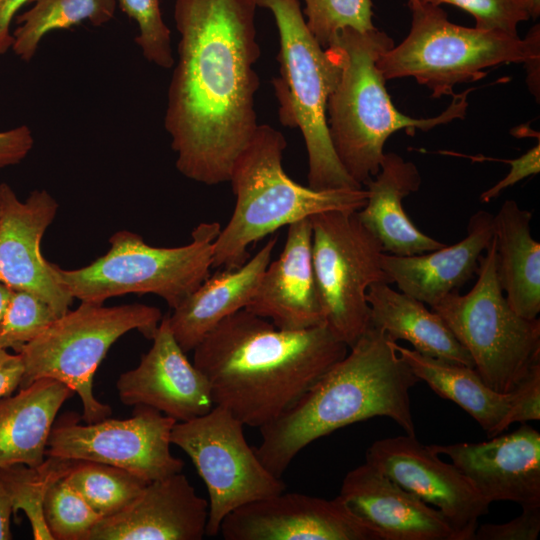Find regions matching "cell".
I'll use <instances>...</instances> for the list:
<instances>
[{"instance_id":"cell-1","label":"cell","mask_w":540,"mask_h":540,"mask_svg":"<svg viewBox=\"0 0 540 540\" xmlns=\"http://www.w3.org/2000/svg\"><path fill=\"white\" fill-rule=\"evenodd\" d=\"M256 8L254 0H175L178 59L164 127L176 168L193 181L228 182L259 125Z\"/></svg>"},{"instance_id":"cell-2","label":"cell","mask_w":540,"mask_h":540,"mask_svg":"<svg viewBox=\"0 0 540 540\" xmlns=\"http://www.w3.org/2000/svg\"><path fill=\"white\" fill-rule=\"evenodd\" d=\"M348 349L325 324L284 330L241 309L193 349V364L207 378L214 405L260 428L289 409Z\"/></svg>"},{"instance_id":"cell-3","label":"cell","mask_w":540,"mask_h":540,"mask_svg":"<svg viewBox=\"0 0 540 540\" xmlns=\"http://www.w3.org/2000/svg\"><path fill=\"white\" fill-rule=\"evenodd\" d=\"M349 349L289 409L259 428L261 443L255 451L276 477L308 444L372 417H388L406 434L416 435L410 389L420 380L394 342L370 325Z\"/></svg>"},{"instance_id":"cell-4","label":"cell","mask_w":540,"mask_h":540,"mask_svg":"<svg viewBox=\"0 0 540 540\" xmlns=\"http://www.w3.org/2000/svg\"><path fill=\"white\" fill-rule=\"evenodd\" d=\"M394 46V41L377 28L358 31L341 30L330 48L339 75L326 108L329 136L336 156L346 173L364 187L376 176L384 157V145L395 132L408 135L463 119L471 89L454 94L450 105L439 115L412 118L392 103L385 78L377 66L380 56Z\"/></svg>"},{"instance_id":"cell-5","label":"cell","mask_w":540,"mask_h":540,"mask_svg":"<svg viewBox=\"0 0 540 540\" xmlns=\"http://www.w3.org/2000/svg\"><path fill=\"white\" fill-rule=\"evenodd\" d=\"M286 146L280 131L261 124L235 160L228 180L235 207L215 240L212 268L239 267L249 259L251 244L281 227L321 212L358 211L365 205L364 187L315 190L292 180L282 166Z\"/></svg>"},{"instance_id":"cell-6","label":"cell","mask_w":540,"mask_h":540,"mask_svg":"<svg viewBox=\"0 0 540 540\" xmlns=\"http://www.w3.org/2000/svg\"><path fill=\"white\" fill-rule=\"evenodd\" d=\"M268 9L279 34V75L273 79L278 117L298 128L308 156V186L315 190L363 188L344 170L333 149L327 126V100L339 75L330 48L309 31L299 0H254Z\"/></svg>"},{"instance_id":"cell-7","label":"cell","mask_w":540,"mask_h":540,"mask_svg":"<svg viewBox=\"0 0 540 540\" xmlns=\"http://www.w3.org/2000/svg\"><path fill=\"white\" fill-rule=\"evenodd\" d=\"M412 23L407 37L377 61L385 80L413 77L433 98L454 95V87L483 78L487 68L539 62V25L525 39L449 21L440 7L408 1Z\"/></svg>"},{"instance_id":"cell-8","label":"cell","mask_w":540,"mask_h":540,"mask_svg":"<svg viewBox=\"0 0 540 540\" xmlns=\"http://www.w3.org/2000/svg\"><path fill=\"white\" fill-rule=\"evenodd\" d=\"M476 275L469 292L448 293L430 308L467 350L484 383L509 393L540 364V320L526 319L508 304L497 275L494 237Z\"/></svg>"},{"instance_id":"cell-9","label":"cell","mask_w":540,"mask_h":540,"mask_svg":"<svg viewBox=\"0 0 540 540\" xmlns=\"http://www.w3.org/2000/svg\"><path fill=\"white\" fill-rule=\"evenodd\" d=\"M161 320L160 309L145 304L105 307L81 302L77 309L56 318L18 352L24 366L19 389L38 379H54L78 394L85 423L108 418L110 406L93 394L98 366L121 336L137 330L152 339Z\"/></svg>"},{"instance_id":"cell-10","label":"cell","mask_w":540,"mask_h":540,"mask_svg":"<svg viewBox=\"0 0 540 540\" xmlns=\"http://www.w3.org/2000/svg\"><path fill=\"white\" fill-rule=\"evenodd\" d=\"M220 230L217 222L200 223L189 244L172 248L151 246L140 235L120 230L110 237V249L91 264L74 270L56 266V272L81 302L103 304L112 297L150 293L174 309L210 275Z\"/></svg>"},{"instance_id":"cell-11","label":"cell","mask_w":540,"mask_h":540,"mask_svg":"<svg viewBox=\"0 0 540 540\" xmlns=\"http://www.w3.org/2000/svg\"><path fill=\"white\" fill-rule=\"evenodd\" d=\"M310 220L312 261L325 325L350 348L370 327L369 286L389 283L381 266L382 245L357 211H326Z\"/></svg>"},{"instance_id":"cell-12","label":"cell","mask_w":540,"mask_h":540,"mask_svg":"<svg viewBox=\"0 0 540 540\" xmlns=\"http://www.w3.org/2000/svg\"><path fill=\"white\" fill-rule=\"evenodd\" d=\"M243 423L222 406L176 422L171 443L191 459L206 485L209 515L206 536H217L224 518L250 502L285 491L281 478L259 459L243 433Z\"/></svg>"},{"instance_id":"cell-13","label":"cell","mask_w":540,"mask_h":540,"mask_svg":"<svg viewBox=\"0 0 540 540\" xmlns=\"http://www.w3.org/2000/svg\"><path fill=\"white\" fill-rule=\"evenodd\" d=\"M177 421L144 405L124 420L105 418L80 424L65 416L54 424L46 456L93 461L124 469L146 482L181 472L184 462L170 451Z\"/></svg>"},{"instance_id":"cell-14","label":"cell","mask_w":540,"mask_h":540,"mask_svg":"<svg viewBox=\"0 0 540 540\" xmlns=\"http://www.w3.org/2000/svg\"><path fill=\"white\" fill-rule=\"evenodd\" d=\"M365 460L440 511L458 540H473L478 520L488 513L490 503L458 468L440 459L416 435L376 440L367 449Z\"/></svg>"},{"instance_id":"cell-15","label":"cell","mask_w":540,"mask_h":540,"mask_svg":"<svg viewBox=\"0 0 540 540\" xmlns=\"http://www.w3.org/2000/svg\"><path fill=\"white\" fill-rule=\"evenodd\" d=\"M0 281L46 302L57 317L70 310L73 296L60 281L56 266L42 255L40 244L59 205L42 189L20 201L6 183L0 184Z\"/></svg>"},{"instance_id":"cell-16","label":"cell","mask_w":540,"mask_h":540,"mask_svg":"<svg viewBox=\"0 0 540 540\" xmlns=\"http://www.w3.org/2000/svg\"><path fill=\"white\" fill-rule=\"evenodd\" d=\"M219 534L225 540H380L339 496L327 500L284 491L235 509Z\"/></svg>"},{"instance_id":"cell-17","label":"cell","mask_w":540,"mask_h":540,"mask_svg":"<svg viewBox=\"0 0 540 540\" xmlns=\"http://www.w3.org/2000/svg\"><path fill=\"white\" fill-rule=\"evenodd\" d=\"M151 340L138 366L116 382L121 402L154 408L177 422L209 412L214 407L210 384L175 340L168 315L162 317Z\"/></svg>"},{"instance_id":"cell-18","label":"cell","mask_w":540,"mask_h":540,"mask_svg":"<svg viewBox=\"0 0 540 540\" xmlns=\"http://www.w3.org/2000/svg\"><path fill=\"white\" fill-rule=\"evenodd\" d=\"M480 443L429 445L447 455L488 502L540 504V433L526 423Z\"/></svg>"},{"instance_id":"cell-19","label":"cell","mask_w":540,"mask_h":540,"mask_svg":"<svg viewBox=\"0 0 540 540\" xmlns=\"http://www.w3.org/2000/svg\"><path fill=\"white\" fill-rule=\"evenodd\" d=\"M209 502L178 472L147 483L119 512L102 518L88 540H201Z\"/></svg>"},{"instance_id":"cell-20","label":"cell","mask_w":540,"mask_h":540,"mask_svg":"<svg viewBox=\"0 0 540 540\" xmlns=\"http://www.w3.org/2000/svg\"><path fill=\"white\" fill-rule=\"evenodd\" d=\"M338 496L380 540H458L440 511L367 462L346 474Z\"/></svg>"},{"instance_id":"cell-21","label":"cell","mask_w":540,"mask_h":540,"mask_svg":"<svg viewBox=\"0 0 540 540\" xmlns=\"http://www.w3.org/2000/svg\"><path fill=\"white\" fill-rule=\"evenodd\" d=\"M245 309L284 330L325 324L312 261L310 217L288 226L279 258L270 261Z\"/></svg>"},{"instance_id":"cell-22","label":"cell","mask_w":540,"mask_h":540,"mask_svg":"<svg viewBox=\"0 0 540 540\" xmlns=\"http://www.w3.org/2000/svg\"><path fill=\"white\" fill-rule=\"evenodd\" d=\"M493 216L485 210L474 213L466 237L450 246L411 256L383 252L381 266L389 283L429 306L458 291L477 273L479 259L493 239Z\"/></svg>"},{"instance_id":"cell-23","label":"cell","mask_w":540,"mask_h":540,"mask_svg":"<svg viewBox=\"0 0 540 540\" xmlns=\"http://www.w3.org/2000/svg\"><path fill=\"white\" fill-rule=\"evenodd\" d=\"M276 243L277 236L270 237L239 267L209 275L168 315L172 334L185 353L193 351L223 319L247 308L271 261Z\"/></svg>"},{"instance_id":"cell-24","label":"cell","mask_w":540,"mask_h":540,"mask_svg":"<svg viewBox=\"0 0 540 540\" xmlns=\"http://www.w3.org/2000/svg\"><path fill=\"white\" fill-rule=\"evenodd\" d=\"M420 185L417 166L392 152L384 154L378 174L364 185L367 200L357 216L378 238L383 252L411 256L445 245L418 229L403 208L404 198Z\"/></svg>"},{"instance_id":"cell-25","label":"cell","mask_w":540,"mask_h":540,"mask_svg":"<svg viewBox=\"0 0 540 540\" xmlns=\"http://www.w3.org/2000/svg\"><path fill=\"white\" fill-rule=\"evenodd\" d=\"M73 394L62 382L42 378L1 398L0 467L41 464L58 411Z\"/></svg>"},{"instance_id":"cell-26","label":"cell","mask_w":540,"mask_h":540,"mask_svg":"<svg viewBox=\"0 0 540 540\" xmlns=\"http://www.w3.org/2000/svg\"><path fill=\"white\" fill-rule=\"evenodd\" d=\"M390 285L377 282L367 290L371 326L382 330L393 342H409L422 354L474 368L467 350L436 312Z\"/></svg>"},{"instance_id":"cell-27","label":"cell","mask_w":540,"mask_h":540,"mask_svg":"<svg viewBox=\"0 0 540 540\" xmlns=\"http://www.w3.org/2000/svg\"><path fill=\"white\" fill-rule=\"evenodd\" d=\"M494 220L497 275L510 307L526 319L540 313V243L531 234L532 213L506 200Z\"/></svg>"},{"instance_id":"cell-28","label":"cell","mask_w":540,"mask_h":540,"mask_svg":"<svg viewBox=\"0 0 540 540\" xmlns=\"http://www.w3.org/2000/svg\"><path fill=\"white\" fill-rule=\"evenodd\" d=\"M394 348L414 375L440 397L465 410L488 438L502 432V422L514 400V391L499 393L490 388L473 367L422 354L394 342Z\"/></svg>"},{"instance_id":"cell-29","label":"cell","mask_w":540,"mask_h":540,"mask_svg":"<svg viewBox=\"0 0 540 540\" xmlns=\"http://www.w3.org/2000/svg\"><path fill=\"white\" fill-rule=\"evenodd\" d=\"M33 5L16 17L11 50L23 61L35 56L42 38L83 21L98 27L115 15L116 0H29Z\"/></svg>"},{"instance_id":"cell-30","label":"cell","mask_w":540,"mask_h":540,"mask_svg":"<svg viewBox=\"0 0 540 540\" xmlns=\"http://www.w3.org/2000/svg\"><path fill=\"white\" fill-rule=\"evenodd\" d=\"M77 460L46 456L38 466L13 464L0 467V481L12 503L13 514L27 516L35 540H53L44 519L43 505L50 487L65 478Z\"/></svg>"},{"instance_id":"cell-31","label":"cell","mask_w":540,"mask_h":540,"mask_svg":"<svg viewBox=\"0 0 540 540\" xmlns=\"http://www.w3.org/2000/svg\"><path fill=\"white\" fill-rule=\"evenodd\" d=\"M65 480L102 518L130 504L148 483L124 469L82 460H77Z\"/></svg>"},{"instance_id":"cell-32","label":"cell","mask_w":540,"mask_h":540,"mask_svg":"<svg viewBox=\"0 0 540 540\" xmlns=\"http://www.w3.org/2000/svg\"><path fill=\"white\" fill-rule=\"evenodd\" d=\"M43 514L53 540H88L90 532L102 519L65 478L48 490Z\"/></svg>"},{"instance_id":"cell-33","label":"cell","mask_w":540,"mask_h":540,"mask_svg":"<svg viewBox=\"0 0 540 540\" xmlns=\"http://www.w3.org/2000/svg\"><path fill=\"white\" fill-rule=\"evenodd\" d=\"M306 25L324 49L345 28L361 32L376 28L371 0H303Z\"/></svg>"},{"instance_id":"cell-34","label":"cell","mask_w":540,"mask_h":540,"mask_svg":"<svg viewBox=\"0 0 540 540\" xmlns=\"http://www.w3.org/2000/svg\"><path fill=\"white\" fill-rule=\"evenodd\" d=\"M56 318L41 298L25 290L11 289L0 319V348L18 353L40 335Z\"/></svg>"},{"instance_id":"cell-35","label":"cell","mask_w":540,"mask_h":540,"mask_svg":"<svg viewBox=\"0 0 540 540\" xmlns=\"http://www.w3.org/2000/svg\"><path fill=\"white\" fill-rule=\"evenodd\" d=\"M120 9L138 27L135 42L144 58L160 68L174 65L171 33L161 14L159 0H116Z\"/></svg>"},{"instance_id":"cell-36","label":"cell","mask_w":540,"mask_h":540,"mask_svg":"<svg viewBox=\"0 0 540 540\" xmlns=\"http://www.w3.org/2000/svg\"><path fill=\"white\" fill-rule=\"evenodd\" d=\"M440 6L451 4L470 13L475 27L518 36L517 27L530 18L526 0H408Z\"/></svg>"},{"instance_id":"cell-37","label":"cell","mask_w":540,"mask_h":540,"mask_svg":"<svg viewBox=\"0 0 540 540\" xmlns=\"http://www.w3.org/2000/svg\"><path fill=\"white\" fill-rule=\"evenodd\" d=\"M540 533V504L522 507L516 518L477 526L473 540H536Z\"/></svg>"},{"instance_id":"cell-38","label":"cell","mask_w":540,"mask_h":540,"mask_svg":"<svg viewBox=\"0 0 540 540\" xmlns=\"http://www.w3.org/2000/svg\"><path fill=\"white\" fill-rule=\"evenodd\" d=\"M513 391L514 400L502 422V432L513 423L540 419V364Z\"/></svg>"},{"instance_id":"cell-39","label":"cell","mask_w":540,"mask_h":540,"mask_svg":"<svg viewBox=\"0 0 540 540\" xmlns=\"http://www.w3.org/2000/svg\"><path fill=\"white\" fill-rule=\"evenodd\" d=\"M511 169L507 176L480 195V201L488 203L500 195L506 188L540 172V144L531 148L517 159L509 161Z\"/></svg>"},{"instance_id":"cell-40","label":"cell","mask_w":540,"mask_h":540,"mask_svg":"<svg viewBox=\"0 0 540 540\" xmlns=\"http://www.w3.org/2000/svg\"><path fill=\"white\" fill-rule=\"evenodd\" d=\"M33 145V134L27 125L0 131V168L20 163L27 157Z\"/></svg>"},{"instance_id":"cell-41","label":"cell","mask_w":540,"mask_h":540,"mask_svg":"<svg viewBox=\"0 0 540 540\" xmlns=\"http://www.w3.org/2000/svg\"><path fill=\"white\" fill-rule=\"evenodd\" d=\"M23 372L20 354H11L6 349L0 348V399L19 389Z\"/></svg>"},{"instance_id":"cell-42","label":"cell","mask_w":540,"mask_h":540,"mask_svg":"<svg viewBox=\"0 0 540 540\" xmlns=\"http://www.w3.org/2000/svg\"><path fill=\"white\" fill-rule=\"evenodd\" d=\"M29 0H0V56L6 54L13 44L11 23L16 13Z\"/></svg>"},{"instance_id":"cell-43","label":"cell","mask_w":540,"mask_h":540,"mask_svg":"<svg viewBox=\"0 0 540 540\" xmlns=\"http://www.w3.org/2000/svg\"><path fill=\"white\" fill-rule=\"evenodd\" d=\"M12 514L11 500L0 481V540H10L13 538L10 528Z\"/></svg>"},{"instance_id":"cell-44","label":"cell","mask_w":540,"mask_h":540,"mask_svg":"<svg viewBox=\"0 0 540 540\" xmlns=\"http://www.w3.org/2000/svg\"><path fill=\"white\" fill-rule=\"evenodd\" d=\"M11 289L0 281V319L7 305Z\"/></svg>"},{"instance_id":"cell-45","label":"cell","mask_w":540,"mask_h":540,"mask_svg":"<svg viewBox=\"0 0 540 540\" xmlns=\"http://www.w3.org/2000/svg\"><path fill=\"white\" fill-rule=\"evenodd\" d=\"M530 18L537 19L540 15V0H526Z\"/></svg>"},{"instance_id":"cell-46","label":"cell","mask_w":540,"mask_h":540,"mask_svg":"<svg viewBox=\"0 0 540 540\" xmlns=\"http://www.w3.org/2000/svg\"><path fill=\"white\" fill-rule=\"evenodd\" d=\"M0 209H1V200H0Z\"/></svg>"}]
</instances>
